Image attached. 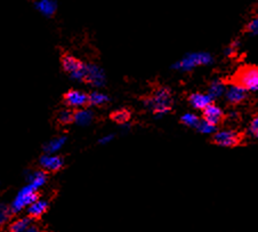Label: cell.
<instances>
[{
    "instance_id": "obj_1",
    "label": "cell",
    "mask_w": 258,
    "mask_h": 232,
    "mask_svg": "<svg viewBox=\"0 0 258 232\" xmlns=\"http://www.w3.org/2000/svg\"><path fill=\"white\" fill-rule=\"evenodd\" d=\"M144 106L148 109L153 111L154 116L159 117L165 116L171 110L173 107V96H171V91L168 87H160L154 92L152 96L144 98Z\"/></svg>"
},
{
    "instance_id": "obj_2",
    "label": "cell",
    "mask_w": 258,
    "mask_h": 232,
    "mask_svg": "<svg viewBox=\"0 0 258 232\" xmlns=\"http://www.w3.org/2000/svg\"><path fill=\"white\" fill-rule=\"evenodd\" d=\"M73 80L84 81L94 87H103L106 82L103 69L95 64H82L78 71L70 75Z\"/></svg>"
},
{
    "instance_id": "obj_3",
    "label": "cell",
    "mask_w": 258,
    "mask_h": 232,
    "mask_svg": "<svg viewBox=\"0 0 258 232\" xmlns=\"http://www.w3.org/2000/svg\"><path fill=\"white\" fill-rule=\"evenodd\" d=\"M214 62V59L209 53L206 52H198V53H190L186 54L183 59L175 63L173 69L178 70V71L190 72L194 68L200 65H210Z\"/></svg>"
},
{
    "instance_id": "obj_4",
    "label": "cell",
    "mask_w": 258,
    "mask_h": 232,
    "mask_svg": "<svg viewBox=\"0 0 258 232\" xmlns=\"http://www.w3.org/2000/svg\"><path fill=\"white\" fill-rule=\"evenodd\" d=\"M38 190L34 189L33 186H31L30 184L22 187L18 191V193L15 197L13 202L11 204V212L12 213H20L23 209L28 208V206L32 204L34 200L38 199Z\"/></svg>"
},
{
    "instance_id": "obj_5",
    "label": "cell",
    "mask_w": 258,
    "mask_h": 232,
    "mask_svg": "<svg viewBox=\"0 0 258 232\" xmlns=\"http://www.w3.org/2000/svg\"><path fill=\"white\" fill-rule=\"evenodd\" d=\"M235 84L242 86L247 91L256 92L258 90V69L257 66H244L235 76Z\"/></svg>"
},
{
    "instance_id": "obj_6",
    "label": "cell",
    "mask_w": 258,
    "mask_h": 232,
    "mask_svg": "<svg viewBox=\"0 0 258 232\" xmlns=\"http://www.w3.org/2000/svg\"><path fill=\"white\" fill-rule=\"evenodd\" d=\"M240 139L241 135L235 130H221V132L215 133L212 142L221 147L232 148L238 145L240 143Z\"/></svg>"
},
{
    "instance_id": "obj_7",
    "label": "cell",
    "mask_w": 258,
    "mask_h": 232,
    "mask_svg": "<svg viewBox=\"0 0 258 232\" xmlns=\"http://www.w3.org/2000/svg\"><path fill=\"white\" fill-rule=\"evenodd\" d=\"M224 94L228 102L232 104V106H235V104L243 102V101L246 100L248 96V91L246 88L242 87V86L233 82V84H231L230 86H226Z\"/></svg>"
},
{
    "instance_id": "obj_8",
    "label": "cell",
    "mask_w": 258,
    "mask_h": 232,
    "mask_svg": "<svg viewBox=\"0 0 258 232\" xmlns=\"http://www.w3.org/2000/svg\"><path fill=\"white\" fill-rule=\"evenodd\" d=\"M64 103L69 108H82L88 106V95L80 91H69L64 95Z\"/></svg>"
},
{
    "instance_id": "obj_9",
    "label": "cell",
    "mask_w": 258,
    "mask_h": 232,
    "mask_svg": "<svg viewBox=\"0 0 258 232\" xmlns=\"http://www.w3.org/2000/svg\"><path fill=\"white\" fill-rule=\"evenodd\" d=\"M39 164L45 170L57 171L63 167V165H64V160H63V158L60 157V155L46 154L40 158Z\"/></svg>"
},
{
    "instance_id": "obj_10",
    "label": "cell",
    "mask_w": 258,
    "mask_h": 232,
    "mask_svg": "<svg viewBox=\"0 0 258 232\" xmlns=\"http://www.w3.org/2000/svg\"><path fill=\"white\" fill-rule=\"evenodd\" d=\"M223 118H224V113H223L221 108L215 106V104L210 103L209 106H207L203 109V119L206 122L212 124V125L217 126L222 122Z\"/></svg>"
},
{
    "instance_id": "obj_11",
    "label": "cell",
    "mask_w": 258,
    "mask_h": 232,
    "mask_svg": "<svg viewBox=\"0 0 258 232\" xmlns=\"http://www.w3.org/2000/svg\"><path fill=\"white\" fill-rule=\"evenodd\" d=\"M212 98L209 96L208 94H201V93H193L190 95L189 102L194 109L203 110L207 106H209L210 103H212Z\"/></svg>"
},
{
    "instance_id": "obj_12",
    "label": "cell",
    "mask_w": 258,
    "mask_h": 232,
    "mask_svg": "<svg viewBox=\"0 0 258 232\" xmlns=\"http://www.w3.org/2000/svg\"><path fill=\"white\" fill-rule=\"evenodd\" d=\"M47 208H48V202L46 200L39 199L34 200L32 204H30L28 206V214L31 216V217H40L41 215H44L46 213Z\"/></svg>"
},
{
    "instance_id": "obj_13",
    "label": "cell",
    "mask_w": 258,
    "mask_h": 232,
    "mask_svg": "<svg viewBox=\"0 0 258 232\" xmlns=\"http://www.w3.org/2000/svg\"><path fill=\"white\" fill-rule=\"evenodd\" d=\"M37 11L45 15V16H52L55 14L57 4L55 0H38L36 2Z\"/></svg>"
},
{
    "instance_id": "obj_14",
    "label": "cell",
    "mask_w": 258,
    "mask_h": 232,
    "mask_svg": "<svg viewBox=\"0 0 258 232\" xmlns=\"http://www.w3.org/2000/svg\"><path fill=\"white\" fill-rule=\"evenodd\" d=\"M82 64H84V63L79 61L76 57L69 55V54H65V55H63L62 57V68L65 72H68L70 75L78 71L82 66Z\"/></svg>"
},
{
    "instance_id": "obj_15",
    "label": "cell",
    "mask_w": 258,
    "mask_h": 232,
    "mask_svg": "<svg viewBox=\"0 0 258 232\" xmlns=\"http://www.w3.org/2000/svg\"><path fill=\"white\" fill-rule=\"evenodd\" d=\"M66 136H59V138L52 139L44 145V150L47 155H55L65 145Z\"/></svg>"
},
{
    "instance_id": "obj_16",
    "label": "cell",
    "mask_w": 258,
    "mask_h": 232,
    "mask_svg": "<svg viewBox=\"0 0 258 232\" xmlns=\"http://www.w3.org/2000/svg\"><path fill=\"white\" fill-rule=\"evenodd\" d=\"M47 181V175L44 170H36L33 173L29 174L28 176V184L33 186L36 190H39L40 187L45 186Z\"/></svg>"
},
{
    "instance_id": "obj_17",
    "label": "cell",
    "mask_w": 258,
    "mask_h": 232,
    "mask_svg": "<svg viewBox=\"0 0 258 232\" xmlns=\"http://www.w3.org/2000/svg\"><path fill=\"white\" fill-rule=\"evenodd\" d=\"M93 118L94 114L91 110H78L73 113V122L80 126H88L93 122Z\"/></svg>"
},
{
    "instance_id": "obj_18",
    "label": "cell",
    "mask_w": 258,
    "mask_h": 232,
    "mask_svg": "<svg viewBox=\"0 0 258 232\" xmlns=\"http://www.w3.org/2000/svg\"><path fill=\"white\" fill-rule=\"evenodd\" d=\"M225 90H226L225 82L223 80H219V79H216V80H214L212 84H210L208 95L212 98V100H215V98H219L222 95H224Z\"/></svg>"
},
{
    "instance_id": "obj_19",
    "label": "cell",
    "mask_w": 258,
    "mask_h": 232,
    "mask_svg": "<svg viewBox=\"0 0 258 232\" xmlns=\"http://www.w3.org/2000/svg\"><path fill=\"white\" fill-rule=\"evenodd\" d=\"M110 102V97L100 92H93L88 95V104L94 107H102Z\"/></svg>"
},
{
    "instance_id": "obj_20",
    "label": "cell",
    "mask_w": 258,
    "mask_h": 232,
    "mask_svg": "<svg viewBox=\"0 0 258 232\" xmlns=\"http://www.w3.org/2000/svg\"><path fill=\"white\" fill-rule=\"evenodd\" d=\"M31 225V220L29 217H21L15 220L9 227V232H24Z\"/></svg>"
},
{
    "instance_id": "obj_21",
    "label": "cell",
    "mask_w": 258,
    "mask_h": 232,
    "mask_svg": "<svg viewBox=\"0 0 258 232\" xmlns=\"http://www.w3.org/2000/svg\"><path fill=\"white\" fill-rule=\"evenodd\" d=\"M196 128L198 129V132L202 133V134H207V135L215 134V133L217 132V126H215V125H212V124L206 122L205 119L199 120L198 125H197Z\"/></svg>"
},
{
    "instance_id": "obj_22",
    "label": "cell",
    "mask_w": 258,
    "mask_h": 232,
    "mask_svg": "<svg viewBox=\"0 0 258 232\" xmlns=\"http://www.w3.org/2000/svg\"><path fill=\"white\" fill-rule=\"evenodd\" d=\"M111 119H112L113 122L120 124V125H122V124H127L130 119V112L126 109L118 110L116 111V112H113L112 114H111Z\"/></svg>"
},
{
    "instance_id": "obj_23",
    "label": "cell",
    "mask_w": 258,
    "mask_h": 232,
    "mask_svg": "<svg viewBox=\"0 0 258 232\" xmlns=\"http://www.w3.org/2000/svg\"><path fill=\"white\" fill-rule=\"evenodd\" d=\"M73 113H75V111H72L71 109L61 110L57 114V120L62 125H68V124L73 123Z\"/></svg>"
},
{
    "instance_id": "obj_24",
    "label": "cell",
    "mask_w": 258,
    "mask_h": 232,
    "mask_svg": "<svg viewBox=\"0 0 258 232\" xmlns=\"http://www.w3.org/2000/svg\"><path fill=\"white\" fill-rule=\"evenodd\" d=\"M199 118L193 113H185L181 117V123L187 127H194L196 128L199 123Z\"/></svg>"
},
{
    "instance_id": "obj_25",
    "label": "cell",
    "mask_w": 258,
    "mask_h": 232,
    "mask_svg": "<svg viewBox=\"0 0 258 232\" xmlns=\"http://www.w3.org/2000/svg\"><path fill=\"white\" fill-rule=\"evenodd\" d=\"M9 216H11V208L4 202L0 201V227L4 225L8 221Z\"/></svg>"
},
{
    "instance_id": "obj_26",
    "label": "cell",
    "mask_w": 258,
    "mask_h": 232,
    "mask_svg": "<svg viewBox=\"0 0 258 232\" xmlns=\"http://www.w3.org/2000/svg\"><path fill=\"white\" fill-rule=\"evenodd\" d=\"M241 43L239 40H234L232 41V43L228 45V47H226V49L224 50L225 55L226 56H234L235 54H237L239 47H240Z\"/></svg>"
},
{
    "instance_id": "obj_27",
    "label": "cell",
    "mask_w": 258,
    "mask_h": 232,
    "mask_svg": "<svg viewBox=\"0 0 258 232\" xmlns=\"http://www.w3.org/2000/svg\"><path fill=\"white\" fill-rule=\"evenodd\" d=\"M248 134H249L251 138L256 139L258 136V117L256 116L253 120L250 122V125L248 127Z\"/></svg>"
},
{
    "instance_id": "obj_28",
    "label": "cell",
    "mask_w": 258,
    "mask_h": 232,
    "mask_svg": "<svg viewBox=\"0 0 258 232\" xmlns=\"http://www.w3.org/2000/svg\"><path fill=\"white\" fill-rule=\"evenodd\" d=\"M247 31L251 34H256L258 33V20L257 18H254L253 21H250V23L247 25Z\"/></svg>"
},
{
    "instance_id": "obj_29",
    "label": "cell",
    "mask_w": 258,
    "mask_h": 232,
    "mask_svg": "<svg viewBox=\"0 0 258 232\" xmlns=\"http://www.w3.org/2000/svg\"><path fill=\"white\" fill-rule=\"evenodd\" d=\"M112 139H113V135H107V136H104V138H102L100 141H98V143L102 145H105V144H107V143H110Z\"/></svg>"
},
{
    "instance_id": "obj_30",
    "label": "cell",
    "mask_w": 258,
    "mask_h": 232,
    "mask_svg": "<svg viewBox=\"0 0 258 232\" xmlns=\"http://www.w3.org/2000/svg\"><path fill=\"white\" fill-rule=\"evenodd\" d=\"M24 232H39V230L36 227H33V225H30Z\"/></svg>"
},
{
    "instance_id": "obj_31",
    "label": "cell",
    "mask_w": 258,
    "mask_h": 232,
    "mask_svg": "<svg viewBox=\"0 0 258 232\" xmlns=\"http://www.w3.org/2000/svg\"><path fill=\"white\" fill-rule=\"evenodd\" d=\"M230 118H232V119L238 118V113L235 112V111H232V112L230 113Z\"/></svg>"
},
{
    "instance_id": "obj_32",
    "label": "cell",
    "mask_w": 258,
    "mask_h": 232,
    "mask_svg": "<svg viewBox=\"0 0 258 232\" xmlns=\"http://www.w3.org/2000/svg\"><path fill=\"white\" fill-rule=\"evenodd\" d=\"M39 232H41V231H39Z\"/></svg>"
}]
</instances>
